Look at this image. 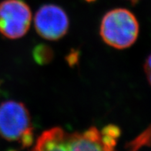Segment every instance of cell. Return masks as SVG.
<instances>
[{
	"mask_svg": "<svg viewBox=\"0 0 151 151\" xmlns=\"http://www.w3.org/2000/svg\"><path fill=\"white\" fill-rule=\"evenodd\" d=\"M150 145H151V126L148 127L147 129L130 143L129 151H137L143 146Z\"/></svg>",
	"mask_w": 151,
	"mask_h": 151,
	"instance_id": "cell-6",
	"label": "cell"
},
{
	"mask_svg": "<svg viewBox=\"0 0 151 151\" xmlns=\"http://www.w3.org/2000/svg\"><path fill=\"white\" fill-rule=\"evenodd\" d=\"M139 26L135 15L127 9L110 10L100 24V36L106 43L118 50L129 48L137 41Z\"/></svg>",
	"mask_w": 151,
	"mask_h": 151,
	"instance_id": "cell-2",
	"label": "cell"
},
{
	"mask_svg": "<svg viewBox=\"0 0 151 151\" xmlns=\"http://www.w3.org/2000/svg\"><path fill=\"white\" fill-rule=\"evenodd\" d=\"M37 33L45 40L56 41L63 37L70 26L67 14L61 7L53 4L41 6L34 18Z\"/></svg>",
	"mask_w": 151,
	"mask_h": 151,
	"instance_id": "cell-5",
	"label": "cell"
},
{
	"mask_svg": "<svg viewBox=\"0 0 151 151\" xmlns=\"http://www.w3.org/2000/svg\"><path fill=\"white\" fill-rule=\"evenodd\" d=\"M119 135V128L114 125L106 126L102 130L92 127L71 133L54 127L38 137L31 151H116Z\"/></svg>",
	"mask_w": 151,
	"mask_h": 151,
	"instance_id": "cell-1",
	"label": "cell"
},
{
	"mask_svg": "<svg viewBox=\"0 0 151 151\" xmlns=\"http://www.w3.org/2000/svg\"><path fill=\"white\" fill-rule=\"evenodd\" d=\"M143 70L145 73L147 81L151 86V53L146 59L144 65H143Z\"/></svg>",
	"mask_w": 151,
	"mask_h": 151,
	"instance_id": "cell-8",
	"label": "cell"
},
{
	"mask_svg": "<svg viewBox=\"0 0 151 151\" xmlns=\"http://www.w3.org/2000/svg\"><path fill=\"white\" fill-rule=\"evenodd\" d=\"M0 135L23 148L32 145L33 127L29 112L22 103L8 100L0 104Z\"/></svg>",
	"mask_w": 151,
	"mask_h": 151,
	"instance_id": "cell-3",
	"label": "cell"
},
{
	"mask_svg": "<svg viewBox=\"0 0 151 151\" xmlns=\"http://www.w3.org/2000/svg\"><path fill=\"white\" fill-rule=\"evenodd\" d=\"M34 58L38 63H46L52 59V52L49 46L40 45L36 48L33 53Z\"/></svg>",
	"mask_w": 151,
	"mask_h": 151,
	"instance_id": "cell-7",
	"label": "cell"
},
{
	"mask_svg": "<svg viewBox=\"0 0 151 151\" xmlns=\"http://www.w3.org/2000/svg\"><path fill=\"white\" fill-rule=\"evenodd\" d=\"M32 13L28 5L21 0H4L0 3V32L16 40L29 29Z\"/></svg>",
	"mask_w": 151,
	"mask_h": 151,
	"instance_id": "cell-4",
	"label": "cell"
},
{
	"mask_svg": "<svg viewBox=\"0 0 151 151\" xmlns=\"http://www.w3.org/2000/svg\"><path fill=\"white\" fill-rule=\"evenodd\" d=\"M86 1H93V0H86Z\"/></svg>",
	"mask_w": 151,
	"mask_h": 151,
	"instance_id": "cell-9",
	"label": "cell"
},
{
	"mask_svg": "<svg viewBox=\"0 0 151 151\" xmlns=\"http://www.w3.org/2000/svg\"><path fill=\"white\" fill-rule=\"evenodd\" d=\"M133 1H137V0H133Z\"/></svg>",
	"mask_w": 151,
	"mask_h": 151,
	"instance_id": "cell-10",
	"label": "cell"
}]
</instances>
